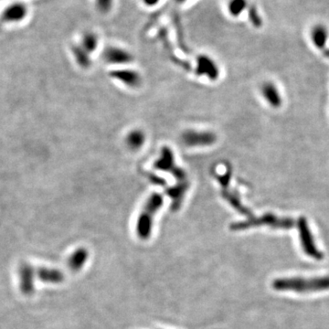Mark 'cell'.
I'll return each mask as SVG.
<instances>
[{
	"label": "cell",
	"mask_w": 329,
	"mask_h": 329,
	"mask_svg": "<svg viewBox=\"0 0 329 329\" xmlns=\"http://www.w3.org/2000/svg\"><path fill=\"white\" fill-rule=\"evenodd\" d=\"M80 45L89 54H92L98 48L99 37L94 31H86L82 35V41H81Z\"/></svg>",
	"instance_id": "e0dca14e"
},
{
	"label": "cell",
	"mask_w": 329,
	"mask_h": 329,
	"mask_svg": "<svg viewBox=\"0 0 329 329\" xmlns=\"http://www.w3.org/2000/svg\"><path fill=\"white\" fill-rule=\"evenodd\" d=\"M154 166L162 171L172 172L174 171L177 167L174 161V154L171 149L167 146H164L161 150V157L156 161Z\"/></svg>",
	"instance_id": "7c38bea8"
},
{
	"label": "cell",
	"mask_w": 329,
	"mask_h": 329,
	"mask_svg": "<svg viewBox=\"0 0 329 329\" xmlns=\"http://www.w3.org/2000/svg\"><path fill=\"white\" fill-rule=\"evenodd\" d=\"M145 141V136L142 131H131L126 137V143L132 150L139 149Z\"/></svg>",
	"instance_id": "ac0fdd59"
},
{
	"label": "cell",
	"mask_w": 329,
	"mask_h": 329,
	"mask_svg": "<svg viewBox=\"0 0 329 329\" xmlns=\"http://www.w3.org/2000/svg\"><path fill=\"white\" fill-rule=\"evenodd\" d=\"M110 76L129 87H137L141 83V76L134 70H115L110 72Z\"/></svg>",
	"instance_id": "9c48e42d"
},
{
	"label": "cell",
	"mask_w": 329,
	"mask_h": 329,
	"mask_svg": "<svg viewBox=\"0 0 329 329\" xmlns=\"http://www.w3.org/2000/svg\"><path fill=\"white\" fill-rule=\"evenodd\" d=\"M148 178H149V180H150L151 182L153 184H155V185H165V180H164V178H160V177H158V176L153 175V174H148Z\"/></svg>",
	"instance_id": "cb8c5ba5"
},
{
	"label": "cell",
	"mask_w": 329,
	"mask_h": 329,
	"mask_svg": "<svg viewBox=\"0 0 329 329\" xmlns=\"http://www.w3.org/2000/svg\"><path fill=\"white\" fill-rule=\"evenodd\" d=\"M103 59L105 62L112 64H126L134 61V57L124 48L110 46L103 51Z\"/></svg>",
	"instance_id": "52a82bcc"
},
{
	"label": "cell",
	"mask_w": 329,
	"mask_h": 329,
	"mask_svg": "<svg viewBox=\"0 0 329 329\" xmlns=\"http://www.w3.org/2000/svg\"><path fill=\"white\" fill-rule=\"evenodd\" d=\"M182 141L188 146H205L214 144L217 137L210 131L188 130L182 135Z\"/></svg>",
	"instance_id": "5b68a950"
},
{
	"label": "cell",
	"mask_w": 329,
	"mask_h": 329,
	"mask_svg": "<svg viewBox=\"0 0 329 329\" xmlns=\"http://www.w3.org/2000/svg\"><path fill=\"white\" fill-rule=\"evenodd\" d=\"M221 196L223 197V199L228 201V203L232 206L233 209H235L241 215L247 217L253 216L252 212L242 204L240 198L234 192L230 191L228 189H222Z\"/></svg>",
	"instance_id": "5bb4252c"
},
{
	"label": "cell",
	"mask_w": 329,
	"mask_h": 329,
	"mask_svg": "<svg viewBox=\"0 0 329 329\" xmlns=\"http://www.w3.org/2000/svg\"><path fill=\"white\" fill-rule=\"evenodd\" d=\"M89 253L85 248H78L73 254L70 256L68 266L72 272H79L88 259Z\"/></svg>",
	"instance_id": "9a60e30c"
},
{
	"label": "cell",
	"mask_w": 329,
	"mask_h": 329,
	"mask_svg": "<svg viewBox=\"0 0 329 329\" xmlns=\"http://www.w3.org/2000/svg\"><path fill=\"white\" fill-rule=\"evenodd\" d=\"M197 74L206 75L210 80L216 81L219 76V70L217 64L208 55H199L197 58Z\"/></svg>",
	"instance_id": "8992f818"
},
{
	"label": "cell",
	"mask_w": 329,
	"mask_h": 329,
	"mask_svg": "<svg viewBox=\"0 0 329 329\" xmlns=\"http://www.w3.org/2000/svg\"><path fill=\"white\" fill-rule=\"evenodd\" d=\"M232 178V171L231 169H228L223 175L217 176V179L221 186L222 189H228V187L230 185V180Z\"/></svg>",
	"instance_id": "603a6c76"
},
{
	"label": "cell",
	"mask_w": 329,
	"mask_h": 329,
	"mask_svg": "<svg viewBox=\"0 0 329 329\" xmlns=\"http://www.w3.org/2000/svg\"><path fill=\"white\" fill-rule=\"evenodd\" d=\"M276 291H293L298 293L319 292L329 290V276L303 279L299 277L276 279L273 282Z\"/></svg>",
	"instance_id": "6da1fadb"
},
{
	"label": "cell",
	"mask_w": 329,
	"mask_h": 329,
	"mask_svg": "<svg viewBox=\"0 0 329 329\" xmlns=\"http://www.w3.org/2000/svg\"><path fill=\"white\" fill-rule=\"evenodd\" d=\"M71 50L79 65L82 66V68H88L91 65L89 53L86 50H84L80 44L73 45L71 47Z\"/></svg>",
	"instance_id": "d6986e66"
},
{
	"label": "cell",
	"mask_w": 329,
	"mask_h": 329,
	"mask_svg": "<svg viewBox=\"0 0 329 329\" xmlns=\"http://www.w3.org/2000/svg\"><path fill=\"white\" fill-rule=\"evenodd\" d=\"M37 274L40 280L45 282L51 283H60L64 280V275L61 271L57 269L50 268L41 267L38 269Z\"/></svg>",
	"instance_id": "2e32d148"
},
{
	"label": "cell",
	"mask_w": 329,
	"mask_h": 329,
	"mask_svg": "<svg viewBox=\"0 0 329 329\" xmlns=\"http://www.w3.org/2000/svg\"><path fill=\"white\" fill-rule=\"evenodd\" d=\"M33 269L27 263L21 265L20 269V284L21 291L25 295H30L33 292Z\"/></svg>",
	"instance_id": "8fae6325"
},
{
	"label": "cell",
	"mask_w": 329,
	"mask_h": 329,
	"mask_svg": "<svg viewBox=\"0 0 329 329\" xmlns=\"http://www.w3.org/2000/svg\"><path fill=\"white\" fill-rule=\"evenodd\" d=\"M313 41L317 48H323L325 46V43L327 41V33L326 30L322 27L315 28L312 34Z\"/></svg>",
	"instance_id": "7402d4cb"
},
{
	"label": "cell",
	"mask_w": 329,
	"mask_h": 329,
	"mask_svg": "<svg viewBox=\"0 0 329 329\" xmlns=\"http://www.w3.org/2000/svg\"><path fill=\"white\" fill-rule=\"evenodd\" d=\"M146 7H155L158 6L161 0H141Z\"/></svg>",
	"instance_id": "d4e9b609"
},
{
	"label": "cell",
	"mask_w": 329,
	"mask_h": 329,
	"mask_svg": "<svg viewBox=\"0 0 329 329\" xmlns=\"http://www.w3.org/2000/svg\"><path fill=\"white\" fill-rule=\"evenodd\" d=\"M261 94L267 103L274 108H279L282 105V97L276 86L272 82H265L261 86Z\"/></svg>",
	"instance_id": "4fadbf2b"
},
{
	"label": "cell",
	"mask_w": 329,
	"mask_h": 329,
	"mask_svg": "<svg viewBox=\"0 0 329 329\" xmlns=\"http://www.w3.org/2000/svg\"><path fill=\"white\" fill-rule=\"evenodd\" d=\"M299 237L301 240V245L305 254L308 255L309 257L315 260H322L324 254L317 249L315 245V240L313 238V234L310 231L308 222L305 217H301L298 219L297 222Z\"/></svg>",
	"instance_id": "277c9868"
},
{
	"label": "cell",
	"mask_w": 329,
	"mask_h": 329,
	"mask_svg": "<svg viewBox=\"0 0 329 329\" xmlns=\"http://www.w3.org/2000/svg\"><path fill=\"white\" fill-rule=\"evenodd\" d=\"M164 198L159 193H153L148 197L137 222V236L141 240L149 239L153 228V217L162 208Z\"/></svg>",
	"instance_id": "7a4b0ae2"
},
{
	"label": "cell",
	"mask_w": 329,
	"mask_h": 329,
	"mask_svg": "<svg viewBox=\"0 0 329 329\" xmlns=\"http://www.w3.org/2000/svg\"><path fill=\"white\" fill-rule=\"evenodd\" d=\"M177 3H178V4H180V5H182V4H185V3H187V2H188L189 0H175Z\"/></svg>",
	"instance_id": "484cf974"
},
{
	"label": "cell",
	"mask_w": 329,
	"mask_h": 329,
	"mask_svg": "<svg viewBox=\"0 0 329 329\" xmlns=\"http://www.w3.org/2000/svg\"><path fill=\"white\" fill-rule=\"evenodd\" d=\"M264 225L275 230H290L295 226V220L291 218L278 217L273 213H266L259 218H251L243 221L233 222L230 229L233 232H240Z\"/></svg>",
	"instance_id": "3957f363"
},
{
	"label": "cell",
	"mask_w": 329,
	"mask_h": 329,
	"mask_svg": "<svg viewBox=\"0 0 329 329\" xmlns=\"http://www.w3.org/2000/svg\"><path fill=\"white\" fill-rule=\"evenodd\" d=\"M324 54H325V56H326L327 58H329V49H327V50L324 52Z\"/></svg>",
	"instance_id": "4316f807"
},
{
	"label": "cell",
	"mask_w": 329,
	"mask_h": 329,
	"mask_svg": "<svg viewBox=\"0 0 329 329\" xmlns=\"http://www.w3.org/2000/svg\"><path fill=\"white\" fill-rule=\"evenodd\" d=\"M27 15V7L23 3H14L1 14V22L12 23L23 21Z\"/></svg>",
	"instance_id": "ba28073f"
},
{
	"label": "cell",
	"mask_w": 329,
	"mask_h": 329,
	"mask_svg": "<svg viewBox=\"0 0 329 329\" xmlns=\"http://www.w3.org/2000/svg\"><path fill=\"white\" fill-rule=\"evenodd\" d=\"M95 10L100 15H108L115 7L116 0H94Z\"/></svg>",
	"instance_id": "44dd1931"
},
{
	"label": "cell",
	"mask_w": 329,
	"mask_h": 329,
	"mask_svg": "<svg viewBox=\"0 0 329 329\" xmlns=\"http://www.w3.org/2000/svg\"><path fill=\"white\" fill-rule=\"evenodd\" d=\"M188 188H189V183L188 181H182V182H178L177 185L169 188L166 190V194L172 199L171 208L173 211H178L180 208V206L183 202L186 192L188 189Z\"/></svg>",
	"instance_id": "30bf717a"
},
{
	"label": "cell",
	"mask_w": 329,
	"mask_h": 329,
	"mask_svg": "<svg viewBox=\"0 0 329 329\" xmlns=\"http://www.w3.org/2000/svg\"><path fill=\"white\" fill-rule=\"evenodd\" d=\"M246 6V0H229L227 10L232 17L237 18L244 11Z\"/></svg>",
	"instance_id": "ffe728a7"
}]
</instances>
